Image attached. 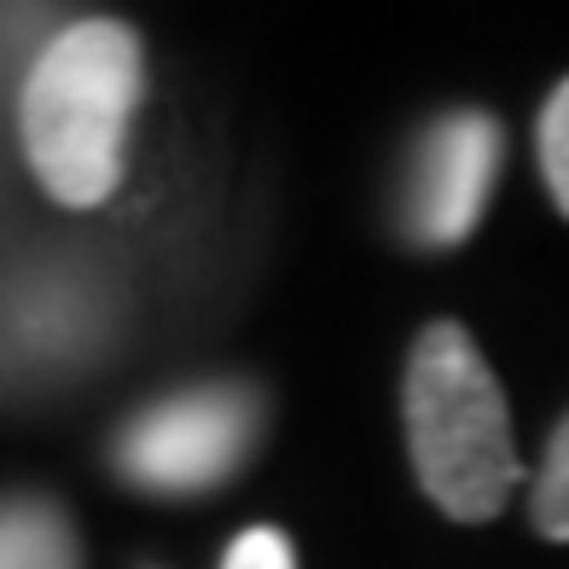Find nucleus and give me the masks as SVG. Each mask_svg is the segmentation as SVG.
Instances as JSON below:
<instances>
[{"label": "nucleus", "mask_w": 569, "mask_h": 569, "mask_svg": "<svg viewBox=\"0 0 569 569\" xmlns=\"http://www.w3.org/2000/svg\"><path fill=\"white\" fill-rule=\"evenodd\" d=\"M146 64L140 36L117 18H82L41 47L23 76V151L64 210H93L122 187Z\"/></svg>", "instance_id": "f257e3e1"}, {"label": "nucleus", "mask_w": 569, "mask_h": 569, "mask_svg": "<svg viewBox=\"0 0 569 569\" xmlns=\"http://www.w3.org/2000/svg\"><path fill=\"white\" fill-rule=\"evenodd\" d=\"M407 448L425 495L442 506L453 523H488L511 500L517 477V442L506 390L488 372L471 331L453 320H436L419 331L407 360Z\"/></svg>", "instance_id": "f03ea898"}, {"label": "nucleus", "mask_w": 569, "mask_h": 569, "mask_svg": "<svg viewBox=\"0 0 569 569\" xmlns=\"http://www.w3.org/2000/svg\"><path fill=\"white\" fill-rule=\"evenodd\" d=\"M262 396L250 383H198L163 396L117 436V471L146 495H203L250 459Z\"/></svg>", "instance_id": "7ed1b4c3"}, {"label": "nucleus", "mask_w": 569, "mask_h": 569, "mask_svg": "<svg viewBox=\"0 0 569 569\" xmlns=\"http://www.w3.org/2000/svg\"><path fill=\"white\" fill-rule=\"evenodd\" d=\"M506 134L488 111H448L436 117L407 169V198H401V227L419 250H453L477 232L488 198L500 180Z\"/></svg>", "instance_id": "20e7f679"}, {"label": "nucleus", "mask_w": 569, "mask_h": 569, "mask_svg": "<svg viewBox=\"0 0 569 569\" xmlns=\"http://www.w3.org/2000/svg\"><path fill=\"white\" fill-rule=\"evenodd\" d=\"M0 569H82L70 517L41 495L0 500Z\"/></svg>", "instance_id": "39448f33"}, {"label": "nucleus", "mask_w": 569, "mask_h": 569, "mask_svg": "<svg viewBox=\"0 0 569 569\" xmlns=\"http://www.w3.org/2000/svg\"><path fill=\"white\" fill-rule=\"evenodd\" d=\"M529 517L547 540H569V419L552 430L547 442V465L535 477V495H529Z\"/></svg>", "instance_id": "423d86ee"}, {"label": "nucleus", "mask_w": 569, "mask_h": 569, "mask_svg": "<svg viewBox=\"0 0 569 569\" xmlns=\"http://www.w3.org/2000/svg\"><path fill=\"white\" fill-rule=\"evenodd\" d=\"M540 174H547L558 210L569 216V82H558V93L540 111Z\"/></svg>", "instance_id": "0eeeda50"}, {"label": "nucleus", "mask_w": 569, "mask_h": 569, "mask_svg": "<svg viewBox=\"0 0 569 569\" xmlns=\"http://www.w3.org/2000/svg\"><path fill=\"white\" fill-rule=\"evenodd\" d=\"M221 569H297V552H291V540H284L279 529H244L239 540L227 547Z\"/></svg>", "instance_id": "6e6552de"}]
</instances>
